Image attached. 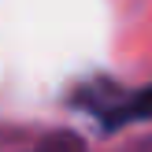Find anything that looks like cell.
<instances>
[{"mask_svg":"<svg viewBox=\"0 0 152 152\" xmlns=\"http://www.w3.org/2000/svg\"><path fill=\"white\" fill-rule=\"evenodd\" d=\"M74 104L82 111H93L100 115L104 130H123L130 123H141V119H152V86L148 89H115L111 82H93V86L78 89L74 93Z\"/></svg>","mask_w":152,"mask_h":152,"instance_id":"obj_1","label":"cell"}]
</instances>
